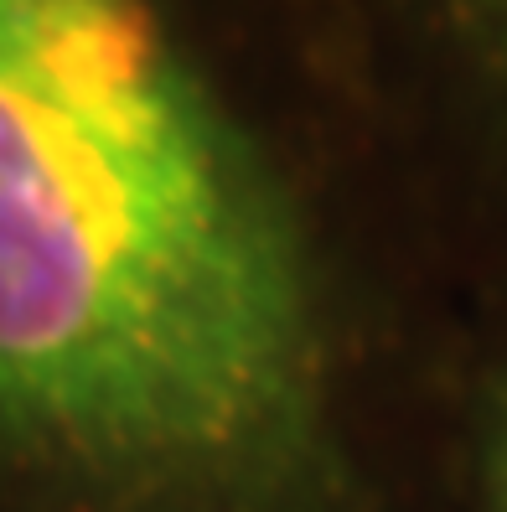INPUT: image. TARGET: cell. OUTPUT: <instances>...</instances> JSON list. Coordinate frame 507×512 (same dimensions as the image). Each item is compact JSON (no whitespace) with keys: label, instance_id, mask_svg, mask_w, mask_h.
I'll return each instance as SVG.
<instances>
[{"label":"cell","instance_id":"obj_1","mask_svg":"<svg viewBox=\"0 0 507 512\" xmlns=\"http://www.w3.org/2000/svg\"><path fill=\"white\" fill-rule=\"evenodd\" d=\"M352 0H0V450L135 512L326 471L295 125Z\"/></svg>","mask_w":507,"mask_h":512},{"label":"cell","instance_id":"obj_2","mask_svg":"<svg viewBox=\"0 0 507 512\" xmlns=\"http://www.w3.org/2000/svg\"><path fill=\"white\" fill-rule=\"evenodd\" d=\"M352 16L394 37L435 99L507 150V0H352Z\"/></svg>","mask_w":507,"mask_h":512},{"label":"cell","instance_id":"obj_3","mask_svg":"<svg viewBox=\"0 0 507 512\" xmlns=\"http://www.w3.org/2000/svg\"><path fill=\"white\" fill-rule=\"evenodd\" d=\"M502 502H507V414H502Z\"/></svg>","mask_w":507,"mask_h":512}]
</instances>
